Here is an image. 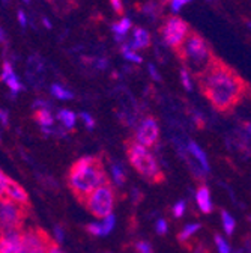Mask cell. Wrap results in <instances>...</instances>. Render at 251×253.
<instances>
[{
    "instance_id": "obj_30",
    "label": "cell",
    "mask_w": 251,
    "mask_h": 253,
    "mask_svg": "<svg viewBox=\"0 0 251 253\" xmlns=\"http://www.w3.org/2000/svg\"><path fill=\"white\" fill-rule=\"evenodd\" d=\"M183 211H185V202L183 201H179L175 207H173V215L176 218L182 217L183 215Z\"/></svg>"
},
{
    "instance_id": "obj_26",
    "label": "cell",
    "mask_w": 251,
    "mask_h": 253,
    "mask_svg": "<svg viewBox=\"0 0 251 253\" xmlns=\"http://www.w3.org/2000/svg\"><path fill=\"white\" fill-rule=\"evenodd\" d=\"M215 243H216V247H218L219 253H230V246L224 241L223 237L215 235Z\"/></svg>"
},
{
    "instance_id": "obj_31",
    "label": "cell",
    "mask_w": 251,
    "mask_h": 253,
    "mask_svg": "<svg viewBox=\"0 0 251 253\" xmlns=\"http://www.w3.org/2000/svg\"><path fill=\"white\" fill-rule=\"evenodd\" d=\"M190 2H191V0H172L170 8H172V11H173V12H178L183 5L190 3Z\"/></svg>"
},
{
    "instance_id": "obj_16",
    "label": "cell",
    "mask_w": 251,
    "mask_h": 253,
    "mask_svg": "<svg viewBox=\"0 0 251 253\" xmlns=\"http://www.w3.org/2000/svg\"><path fill=\"white\" fill-rule=\"evenodd\" d=\"M131 29V20L128 18H122L119 23H114L111 26V30H113V34L116 35V40L120 41L122 38H125V35H127V32Z\"/></svg>"
},
{
    "instance_id": "obj_28",
    "label": "cell",
    "mask_w": 251,
    "mask_h": 253,
    "mask_svg": "<svg viewBox=\"0 0 251 253\" xmlns=\"http://www.w3.org/2000/svg\"><path fill=\"white\" fill-rule=\"evenodd\" d=\"M144 12L150 17V18H155L156 15L160 14V6L156 5V3H147L146 6H144Z\"/></svg>"
},
{
    "instance_id": "obj_9",
    "label": "cell",
    "mask_w": 251,
    "mask_h": 253,
    "mask_svg": "<svg viewBox=\"0 0 251 253\" xmlns=\"http://www.w3.org/2000/svg\"><path fill=\"white\" fill-rule=\"evenodd\" d=\"M160 139V126L153 116H147L137 128V140L144 148H152L158 143Z\"/></svg>"
},
{
    "instance_id": "obj_22",
    "label": "cell",
    "mask_w": 251,
    "mask_h": 253,
    "mask_svg": "<svg viewBox=\"0 0 251 253\" xmlns=\"http://www.w3.org/2000/svg\"><path fill=\"white\" fill-rule=\"evenodd\" d=\"M122 54L127 60H131V62H137V63H142V57L130 47V45H123L122 47Z\"/></svg>"
},
{
    "instance_id": "obj_5",
    "label": "cell",
    "mask_w": 251,
    "mask_h": 253,
    "mask_svg": "<svg viewBox=\"0 0 251 253\" xmlns=\"http://www.w3.org/2000/svg\"><path fill=\"white\" fill-rule=\"evenodd\" d=\"M81 204L93 217L106 218L107 215L113 214V208L116 205V188L111 185V182H107L93 190Z\"/></svg>"
},
{
    "instance_id": "obj_7",
    "label": "cell",
    "mask_w": 251,
    "mask_h": 253,
    "mask_svg": "<svg viewBox=\"0 0 251 253\" xmlns=\"http://www.w3.org/2000/svg\"><path fill=\"white\" fill-rule=\"evenodd\" d=\"M190 30L191 29H190V26H188L186 21H183L182 18H179L176 15H172L160 27V34L163 37V41L169 47L176 50L183 42L186 35L190 34Z\"/></svg>"
},
{
    "instance_id": "obj_36",
    "label": "cell",
    "mask_w": 251,
    "mask_h": 253,
    "mask_svg": "<svg viewBox=\"0 0 251 253\" xmlns=\"http://www.w3.org/2000/svg\"><path fill=\"white\" fill-rule=\"evenodd\" d=\"M47 253H64V252H62V250L59 249V246H57V243H56V241H53V243L50 244V247H48Z\"/></svg>"
},
{
    "instance_id": "obj_13",
    "label": "cell",
    "mask_w": 251,
    "mask_h": 253,
    "mask_svg": "<svg viewBox=\"0 0 251 253\" xmlns=\"http://www.w3.org/2000/svg\"><path fill=\"white\" fill-rule=\"evenodd\" d=\"M196 199H197V205L202 210V212L209 214L212 212L214 207H212V201H211V193H209V188L206 185H200L197 188V193H196Z\"/></svg>"
},
{
    "instance_id": "obj_40",
    "label": "cell",
    "mask_w": 251,
    "mask_h": 253,
    "mask_svg": "<svg viewBox=\"0 0 251 253\" xmlns=\"http://www.w3.org/2000/svg\"><path fill=\"white\" fill-rule=\"evenodd\" d=\"M5 41V34H3V30L0 29V42H3Z\"/></svg>"
},
{
    "instance_id": "obj_3",
    "label": "cell",
    "mask_w": 251,
    "mask_h": 253,
    "mask_svg": "<svg viewBox=\"0 0 251 253\" xmlns=\"http://www.w3.org/2000/svg\"><path fill=\"white\" fill-rule=\"evenodd\" d=\"M175 51L183 62L185 70H191L194 73V77L199 76L215 57L205 38L194 30H190V34L186 35L183 42Z\"/></svg>"
},
{
    "instance_id": "obj_38",
    "label": "cell",
    "mask_w": 251,
    "mask_h": 253,
    "mask_svg": "<svg viewBox=\"0 0 251 253\" xmlns=\"http://www.w3.org/2000/svg\"><path fill=\"white\" fill-rule=\"evenodd\" d=\"M18 20H20V24H21V26H26V24H27L26 14H24L23 11H20V12H18Z\"/></svg>"
},
{
    "instance_id": "obj_15",
    "label": "cell",
    "mask_w": 251,
    "mask_h": 253,
    "mask_svg": "<svg viewBox=\"0 0 251 253\" xmlns=\"http://www.w3.org/2000/svg\"><path fill=\"white\" fill-rule=\"evenodd\" d=\"M34 119L41 125V126H51L53 122H54V118L51 115V112L48 109H35V113H34Z\"/></svg>"
},
{
    "instance_id": "obj_35",
    "label": "cell",
    "mask_w": 251,
    "mask_h": 253,
    "mask_svg": "<svg viewBox=\"0 0 251 253\" xmlns=\"http://www.w3.org/2000/svg\"><path fill=\"white\" fill-rule=\"evenodd\" d=\"M137 250L140 253H150L152 252V249H150V246L147 243H139L137 244Z\"/></svg>"
},
{
    "instance_id": "obj_45",
    "label": "cell",
    "mask_w": 251,
    "mask_h": 253,
    "mask_svg": "<svg viewBox=\"0 0 251 253\" xmlns=\"http://www.w3.org/2000/svg\"><path fill=\"white\" fill-rule=\"evenodd\" d=\"M5 2H6V0H5Z\"/></svg>"
},
{
    "instance_id": "obj_41",
    "label": "cell",
    "mask_w": 251,
    "mask_h": 253,
    "mask_svg": "<svg viewBox=\"0 0 251 253\" xmlns=\"http://www.w3.org/2000/svg\"><path fill=\"white\" fill-rule=\"evenodd\" d=\"M5 196V192H3V188H2V185H0V199H2Z\"/></svg>"
},
{
    "instance_id": "obj_2",
    "label": "cell",
    "mask_w": 251,
    "mask_h": 253,
    "mask_svg": "<svg viewBox=\"0 0 251 253\" xmlns=\"http://www.w3.org/2000/svg\"><path fill=\"white\" fill-rule=\"evenodd\" d=\"M110 182L100 157H83L77 160L67 176V184L81 204L93 190Z\"/></svg>"
},
{
    "instance_id": "obj_44",
    "label": "cell",
    "mask_w": 251,
    "mask_h": 253,
    "mask_svg": "<svg viewBox=\"0 0 251 253\" xmlns=\"http://www.w3.org/2000/svg\"><path fill=\"white\" fill-rule=\"evenodd\" d=\"M0 113H2V110H0Z\"/></svg>"
},
{
    "instance_id": "obj_23",
    "label": "cell",
    "mask_w": 251,
    "mask_h": 253,
    "mask_svg": "<svg viewBox=\"0 0 251 253\" xmlns=\"http://www.w3.org/2000/svg\"><path fill=\"white\" fill-rule=\"evenodd\" d=\"M103 220H104V221L101 223V231H103V235H107V234H110V232L113 231L114 223H116V218H114L113 214H110V215H107V217L103 218Z\"/></svg>"
},
{
    "instance_id": "obj_43",
    "label": "cell",
    "mask_w": 251,
    "mask_h": 253,
    "mask_svg": "<svg viewBox=\"0 0 251 253\" xmlns=\"http://www.w3.org/2000/svg\"><path fill=\"white\" fill-rule=\"evenodd\" d=\"M24 2H30V0H24Z\"/></svg>"
},
{
    "instance_id": "obj_8",
    "label": "cell",
    "mask_w": 251,
    "mask_h": 253,
    "mask_svg": "<svg viewBox=\"0 0 251 253\" xmlns=\"http://www.w3.org/2000/svg\"><path fill=\"white\" fill-rule=\"evenodd\" d=\"M51 237L41 228H27L21 232L20 253H47Z\"/></svg>"
},
{
    "instance_id": "obj_6",
    "label": "cell",
    "mask_w": 251,
    "mask_h": 253,
    "mask_svg": "<svg viewBox=\"0 0 251 253\" xmlns=\"http://www.w3.org/2000/svg\"><path fill=\"white\" fill-rule=\"evenodd\" d=\"M29 210L6 196L0 199V237L12 231H23Z\"/></svg>"
},
{
    "instance_id": "obj_29",
    "label": "cell",
    "mask_w": 251,
    "mask_h": 253,
    "mask_svg": "<svg viewBox=\"0 0 251 253\" xmlns=\"http://www.w3.org/2000/svg\"><path fill=\"white\" fill-rule=\"evenodd\" d=\"M80 118L83 119V122H84V125L87 126V128L89 130H93V128H95V121H93V118L90 116V115H87V113H81L80 115Z\"/></svg>"
},
{
    "instance_id": "obj_37",
    "label": "cell",
    "mask_w": 251,
    "mask_h": 253,
    "mask_svg": "<svg viewBox=\"0 0 251 253\" xmlns=\"http://www.w3.org/2000/svg\"><path fill=\"white\" fill-rule=\"evenodd\" d=\"M149 71H150V76H152L156 82H160V80H161L160 74L156 73V70H155V67H153V65H149Z\"/></svg>"
},
{
    "instance_id": "obj_21",
    "label": "cell",
    "mask_w": 251,
    "mask_h": 253,
    "mask_svg": "<svg viewBox=\"0 0 251 253\" xmlns=\"http://www.w3.org/2000/svg\"><path fill=\"white\" fill-rule=\"evenodd\" d=\"M221 215H223V226H224V231L229 237H232L233 231H235V220L233 217L227 212V211H221Z\"/></svg>"
},
{
    "instance_id": "obj_17",
    "label": "cell",
    "mask_w": 251,
    "mask_h": 253,
    "mask_svg": "<svg viewBox=\"0 0 251 253\" xmlns=\"http://www.w3.org/2000/svg\"><path fill=\"white\" fill-rule=\"evenodd\" d=\"M188 151H190V152L197 158V160L200 162L202 169H203L205 172H208V170H209V163H208V158H206L205 152H203L194 142H190V143H188Z\"/></svg>"
},
{
    "instance_id": "obj_19",
    "label": "cell",
    "mask_w": 251,
    "mask_h": 253,
    "mask_svg": "<svg viewBox=\"0 0 251 253\" xmlns=\"http://www.w3.org/2000/svg\"><path fill=\"white\" fill-rule=\"evenodd\" d=\"M51 93H53V97H56L59 100H71L74 97V93L71 90H68L67 87L60 86V84H53Z\"/></svg>"
},
{
    "instance_id": "obj_27",
    "label": "cell",
    "mask_w": 251,
    "mask_h": 253,
    "mask_svg": "<svg viewBox=\"0 0 251 253\" xmlns=\"http://www.w3.org/2000/svg\"><path fill=\"white\" fill-rule=\"evenodd\" d=\"M180 80H182V84L186 90H191L193 86H191V80H190V73H188V70L182 68L180 70Z\"/></svg>"
},
{
    "instance_id": "obj_24",
    "label": "cell",
    "mask_w": 251,
    "mask_h": 253,
    "mask_svg": "<svg viewBox=\"0 0 251 253\" xmlns=\"http://www.w3.org/2000/svg\"><path fill=\"white\" fill-rule=\"evenodd\" d=\"M0 253H20V247L11 244L9 241L0 238Z\"/></svg>"
},
{
    "instance_id": "obj_1",
    "label": "cell",
    "mask_w": 251,
    "mask_h": 253,
    "mask_svg": "<svg viewBox=\"0 0 251 253\" xmlns=\"http://www.w3.org/2000/svg\"><path fill=\"white\" fill-rule=\"evenodd\" d=\"M200 90L212 107L221 113L232 112L244 98L247 82L223 60L214 57L209 65L196 76Z\"/></svg>"
},
{
    "instance_id": "obj_39",
    "label": "cell",
    "mask_w": 251,
    "mask_h": 253,
    "mask_svg": "<svg viewBox=\"0 0 251 253\" xmlns=\"http://www.w3.org/2000/svg\"><path fill=\"white\" fill-rule=\"evenodd\" d=\"M54 232H56V235H57V240H59V241H64V232H62L60 226H56Z\"/></svg>"
},
{
    "instance_id": "obj_20",
    "label": "cell",
    "mask_w": 251,
    "mask_h": 253,
    "mask_svg": "<svg viewBox=\"0 0 251 253\" xmlns=\"http://www.w3.org/2000/svg\"><path fill=\"white\" fill-rule=\"evenodd\" d=\"M202 228V225H199V223H193V225H188V226H185L180 232H179V235H178V240L180 241V243H183V241H186L188 238H190L193 234H196L199 229Z\"/></svg>"
},
{
    "instance_id": "obj_34",
    "label": "cell",
    "mask_w": 251,
    "mask_h": 253,
    "mask_svg": "<svg viewBox=\"0 0 251 253\" xmlns=\"http://www.w3.org/2000/svg\"><path fill=\"white\" fill-rule=\"evenodd\" d=\"M156 232H158L160 235H164L167 232V223H166V220L160 218L158 221H156Z\"/></svg>"
},
{
    "instance_id": "obj_12",
    "label": "cell",
    "mask_w": 251,
    "mask_h": 253,
    "mask_svg": "<svg viewBox=\"0 0 251 253\" xmlns=\"http://www.w3.org/2000/svg\"><path fill=\"white\" fill-rule=\"evenodd\" d=\"M0 79H2V80L8 84V87L11 89V92H12L14 95H17L18 92H21V90L24 89V84L20 82V79H18L17 74L14 73L12 65H11L9 62H5V63H3L2 76H0Z\"/></svg>"
},
{
    "instance_id": "obj_11",
    "label": "cell",
    "mask_w": 251,
    "mask_h": 253,
    "mask_svg": "<svg viewBox=\"0 0 251 253\" xmlns=\"http://www.w3.org/2000/svg\"><path fill=\"white\" fill-rule=\"evenodd\" d=\"M26 77L30 80V83H34V84L41 83V80L44 77V62L39 56H30L29 57Z\"/></svg>"
},
{
    "instance_id": "obj_42",
    "label": "cell",
    "mask_w": 251,
    "mask_h": 253,
    "mask_svg": "<svg viewBox=\"0 0 251 253\" xmlns=\"http://www.w3.org/2000/svg\"><path fill=\"white\" fill-rule=\"evenodd\" d=\"M44 24H45L47 27H51V24H50V21H48L47 18H44Z\"/></svg>"
},
{
    "instance_id": "obj_14",
    "label": "cell",
    "mask_w": 251,
    "mask_h": 253,
    "mask_svg": "<svg viewBox=\"0 0 251 253\" xmlns=\"http://www.w3.org/2000/svg\"><path fill=\"white\" fill-rule=\"evenodd\" d=\"M150 45V37L147 34V30L142 29V27H136L134 29V37H133V42H131V48L137 50V48H146Z\"/></svg>"
},
{
    "instance_id": "obj_32",
    "label": "cell",
    "mask_w": 251,
    "mask_h": 253,
    "mask_svg": "<svg viewBox=\"0 0 251 253\" xmlns=\"http://www.w3.org/2000/svg\"><path fill=\"white\" fill-rule=\"evenodd\" d=\"M87 231L93 235H103V231H101V225L100 223H90L87 225Z\"/></svg>"
},
{
    "instance_id": "obj_25",
    "label": "cell",
    "mask_w": 251,
    "mask_h": 253,
    "mask_svg": "<svg viewBox=\"0 0 251 253\" xmlns=\"http://www.w3.org/2000/svg\"><path fill=\"white\" fill-rule=\"evenodd\" d=\"M111 172H113V179H114V182H116L117 185H123V182H125V172H123V169H122L119 165H114V166L111 168Z\"/></svg>"
},
{
    "instance_id": "obj_18",
    "label": "cell",
    "mask_w": 251,
    "mask_h": 253,
    "mask_svg": "<svg viewBox=\"0 0 251 253\" xmlns=\"http://www.w3.org/2000/svg\"><path fill=\"white\" fill-rule=\"evenodd\" d=\"M57 118H59V121H60L62 124H64V126H67L68 130H72L74 126H75L77 116H75V113L71 112V110H60V112L57 113Z\"/></svg>"
},
{
    "instance_id": "obj_4",
    "label": "cell",
    "mask_w": 251,
    "mask_h": 253,
    "mask_svg": "<svg viewBox=\"0 0 251 253\" xmlns=\"http://www.w3.org/2000/svg\"><path fill=\"white\" fill-rule=\"evenodd\" d=\"M127 155L131 166L149 182L152 184H161L166 181L163 170L156 163L155 157L136 140H127Z\"/></svg>"
},
{
    "instance_id": "obj_10",
    "label": "cell",
    "mask_w": 251,
    "mask_h": 253,
    "mask_svg": "<svg viewBox=\"0 0 251 253\" xmlns=\"http://www.w3.org/2000/svg\"><path fill=\"white\" fill-rule=\"evenodd\" d=\"M3 192H5V196L9 198L11 201L17 202V204H20L23 207L30 208V199H29L27 192H26V190L18 182H15L9 176L3 182Z\"/></svg>"
},
{
    "instance_id": "obj_33",
    "label": "cell",
    "mask_w": 251,
    "mask_h": 253,
    "mask_svg": "<svg viewBox=\"0 0 251 253\" xmlns=\"http://www.w3.org/2000/svg\"><path fill=\"white\" fill-rule=\"evenodd\" d=\"M110 3H111V8L114 9L116 14H123V3H122V0H110Z\"/></svg>"
}]
</instances>
